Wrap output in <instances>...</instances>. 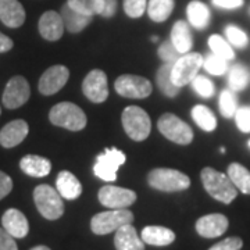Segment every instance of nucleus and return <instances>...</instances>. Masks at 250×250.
Instances as JSON below:
<instances>
[{
    "mask_svg": "<svg viewBox=\"0 0 250 250\" xmlns=\"http://www.w3.org/2000/svg\"><path fill=\"white\" fill-rule=\"evenodd\" d=\"M200 178L206 192L224 205L232 203L238 196V189L227 174H223L211 167H205L202 170Z\"/></svg>",
    "mask_w": 250,
    "mask_h": 250,
    "instance_id": "f257e3e1",
    "label": "nucleus"
},
{
    "mask_svg": "<svg viewBox=\"0 0 250 250\" xmlns=\"http://www.w3.org/2000/svg\"><path fill=\"white\" fill-rule=\"evenodd\" d=\"M50 123L56 126H62L68 131H81L88 123L83 110L71 102H62L52 107L49 113Z\"/></svg>",
    "mask_w": 250,
    "mask_h": 250,
    "instance_id": "f03ea898",
    "label": "nucleus"
},
{
    "mask_svg": "<svg viewBox=\"0 0 250 250\" xmlns=\"http://www.w3.org/2000/svg\"><path fill=\"white\" fill-rule=\"evenodd\" d=\"M36 208L46 220H59L64 214V203L57 189L50 185H38L34 190Z\"/></svg>",
    "mask_w": 250,
    "mask_h": 250,
    "instance_id": "7ed1b4c3",
    "label": "nucleus"
},
{
    "mask_svg": "<svg viewBox=\"0 0 250 250\" xmlns=\"http://www.w3.org/2000/svg\"><path fill=\"white\" fill-rule=\"evenodd\" d=\"M147 182L161 192H182L190 187V178L174 168H154L149 172Z\"/></svg>",
    "mask_w": 250,
    "mask_h": 250,
    "instance_id": "20e7f679",
    "label": "nucleus"
},
{
    "mask_svg": "<svg viewBox=\"0 0 250 250\" xmlns=\"http://www.w3.org/2000/svg\"><path fill=\"white\" fill-rule=\"evenodd\" d=\"M123 126L126 135L136 142L147 139L152 129V121L149 114L138 106H129L123 111Z\"/></svg>",
    "mask_w": 250,
    "mask_h": 250,
    "instance_id": "39448f33",
    "label": "nucleus"
},
{
    "mask_svg": "<svg viewBox=\"0 0 250 250\" xmlns=\"http://www.w3.org/2000/svg\"><path fill=\"white\" fill-rule=\"evenodd\" d=\"M134 223L132 211L126 208H110L107 211H102L92 217L90 229L96 235H107L117 231L125 224Z\"/></svg>",
    "mask_w": 250,
    "mask_h": 250,
    "instance_id": "423d86ee",
    "label": "nucleus"
},
{
    "mask_svg": "<svg viewBox=\"0 0 250 250\" xmlns=\"http://www.w3.org/2000/svg\"><path fill=\"white\" fill-rule=\"evenodd\" d=\"M203 57L199 53H185L178 57L171 65V78L172 82L182 88L196 78L199 70L203 65Z\"/></svg>",
    "mask_w": 250,
    "mask_h": 250,
    "instance_id": "0eeeda50",
    "label": "nucleus"
},
{
    "mask_svg": "<svg viewBox=\"0 0 250 250\" xmlns=\"http://www.w3.org/2000/svg\"><path fill=\"white\" fill-rule=\"evenodd\" d=\"M157 128L163 136H166L168 141L177 145L185 146L193 141L192 128L172 113L163 114L157 121Z\"/></svg>",
    "mask_w": 250,
    "mask_h": 250,
    "instance_id": "6e6552de",
    "label": "nucleus"
},
{
    "mask_svg": "<svg viewBox=\"0 0 250 250\" xmlns=\"http://www.w3.org/2000/svg\"><path fill=\"white\" fill-rule=\"evenodd\" d=\"M114 88L120 96L128 99H145L150 96L153 90L152 82L147 78L131 74L118 77L114 82Z\"/></svg>",
    "mask_w": 250,
    "mask_h": 250,
    "instance_id": "1a4fd4ad",
    "label": "nucleus"
},
{
    "mask_svg": "<svg viewBox=\"0 0 250 250\" xmlns=\"http://www.w3.org/2000/svg\"><path fill=\"white\" fill-rule=\"evenodd\" d=\"M126 160L125 154L116 147L106 149L103 154L98 156L93 172L98 178L113 182L117 179V171Z\"/></svg>",
    "mask_w": 250,
    "mask_h": 250,
    "instance_id": "9d476101",
    "label": "nucleus"
},
{
    "mask_svg": "<svg viewBox=\"0 0 250 250\" xmlns=\"http://www.w3.org/2000/svg\"><path fill=\"white\" fill-rule=\"evenodd\" d=\"M99 202L107 208H126L136 202V193L126 188L106 185L98 193Z\"/></svg>",
    "mask_w": 250,
    "mask_h": 250,
    "instance_id": "9b49d317",
    "label": "nucleus"
},
{
    "mask_svg": "<svg viewBox=\"0 0 250 250\" xmlns=\"http://www.w3.org/2000/svg\"><path fill=\"white\" fill-rule=\"evenodd\" d=\"M29 96H31V88L28 81L24 77L17 75L13 77L6 85V89L3 92V104L6 108L14 110L24 106Z\"/></svg>",
    "mask_w": 250,
    "mask_h": 250,
    "instance_id": "f8f14e48",
    "label": "nucleus"
},
{
    "mask_svg": "<svg viewBox=\"0 0 250 250\" xmlns=\"http://www.w3.org/2000/svg\"><path fill=\"white\" fill-rule=\"evenodd\" d=\"M82 92L93 103H103L108 98L107 75L102 70H92L82 82Z\"/></svg>",
    "mask_w": 250,
    "mask_h": 250,
    "instance_id": "ddd939ff",
    "label": "nucleus"
},
{
    "mask_svg": "<svg viewBox=\"0 0 250 250\" xmlns=\"http://www.w3.org/2000/svg\"><path fill=\"white\" fill-rule=\"evenodd\" d=\"M70 78V71L64 65H53L47 68L39 80V92L45 96H52L65 86Z\"/></svg>",
    "mask_w": 250,
    "mask_h": 250,
    "instance_id": "4468645a",
    "label": "nucleus"
},
{
    "mask_svg": "<svg viewBox=\"0 0 250 250\" xmlns=\"http://www.w3.org/2000/svg\"><path fill=\"white\" fill-rule=\"evenodd\" d=\"M228 225L229 221L224 214H207L200 217L196 221V232L203 238L213 239L227 232Z\"/></svg>",
    "mask_w": 250,
    "mask_h": 250,
    "instance_id": "2eb2a0df",
    "label": "nucleus"
},
{
    "mask_svg": "<svg viewBox=\"0 0 250 250\" xmlns=\"http://www.w3.org/2000/svg\"><path fill=\"white\" fill-rule=\"evenodd\" d=\"M38 28H39L41 36L50 42L59 41L65 29L62 14L57 11H53V10H49L41 16Z\"/></svg>",
    "mask_w": 250,
    "mask_h": 250,
    "instance_id": "dca6fc26",
    "label": "nucleus"
},
{
    "mask_svg": "<svg viewBox=\"0 0 250 250\" xmlns=\"http://www.w3.org/2000/svg\"><path fill=\"white\" fill-rule=\"evenodd\" d=\"M29 132V126L24 120H14L10 121L0 129V145L6 149L16 147L27 138Z\"/></svg>",
    "mask_w": 250,
    "mask_h": 250,
    "instance_id": "f3484780",
    "label": "nucleus"
},
{
    "mask_svg": "<svg viewBox=\"0 0 250 250\" xmlns=\"http://www.w3.org/2000/svg\"><path fill=\"white\" fill-rule=\"evenodd\" d=\"M1 227L14 238L22 239L29 232V224L25 215L17 208H9L1 217Z\"/></svg>",
    "mask_w": 250,
    "mask_h": 250,
    "instance_id": "a211bd4d",
    "label": "nucleus"
},
{
    "mask_svg": "<svg viewBox=\"0 0 250 250\" xmlns=\"http://www.w3.org/2000/svg\"><path fill=\"white\" fill-rule=\"evenodd\" d=\"M0 21L9 28H18L25 22V10L18 0H0Z\"/></svg>",
    "mask_w": 250,
    "mask_h": 250,
    "instance_id": "6ab92c4d",
    "label": "nucleus"
},
{
    "mask_svg": "<svg viewBox=\"0 0 250 250\" xmlns=\"http://www.w3.org/2000/svg\"><path fill=\"white\" fill-rule=\"evenodd\" d=\"M114 246L117 250H145V242L132 224H125L116 231Z\"/></svg>",
    "mask_w": 250,
    "mask_h": 250,
    "instance_id": "aec40b11",
    "label": "nucleus"
},
{
    "mask_svg": "<svg viewBox=\"0 0 250 250\" xmlns=\"http://www.w3.org/2000/svg\"><path fill=\"white\" fill-rule=\"evenodd\" d=\"M20 168L29 177L34 178H43L50 174L52 163L49 159L36 156V154H27L20 160Z\"/></svg>",
    "mask_w": 250,
    "mask_h": 250,
    "instance_id": "412c9836",
    "label": "nucleus"
},
{
    "mask_svg": "<svg viewBox=\"0 0 250 250\" xmlns=\"http://www.w3.org/2000/svg\"><path fill=\"white\" fill-rule=\"evenodd\" d=\"M56 189L65 200H75L82 193V185H81L80 179L70 171L59 172L57 179H56Z\"/></svg>",
    "mask_w": 250,
    "mask_h": 250,
    "instance_id": "4be33fe9",
    "label": "nucleus"
},
{
    "mask_svg": "<svg viewBox=\"0 0 250 250\" xmlns=\"http://www.w3.org/2000/svg\"><path fill=\"white\" fill-rule=\"evenodd\" d=\"M145 243L152 246H168L175 241V233L170 228L159 227V225H149L142 229V236Z\"/></svg>",
    "mask_w": 250,
    "mask_h": 250,
    "instance_id": "5701e85b",
    "label": "nucleus"
},
{
    "mask_svg": "<svg viewBox=\"0 0 250 250\" xmlns=\"http://www.w3.org/2000/svg\"><path fill=\"white\" fill-rule=\"evenodd\" d=\"M171 43L174 45L178 53L185 54L190 52L193 46V39H192V34H190L187 21L179 20L174 24V27L171 29Z\"/></svg>",
    "mask_w": 250,
    "mask_h": 250,
    "instance_id": "b1692460",
    "label": "nucleus"
},
{
    "mask_svg": "<svg viewBox=\"0 0 250 250\" xmlns=\"http://www.w3.org/2000/svg\"><path fill=\"white\" fill-rule=\"evenodd\" d=\"M60 14H62V21H64V27L71 34H78L81 31H83L85 28L89 25L90 21H92L90 16L81 14L78 11L71 9L67 3L62 7Z\"/></svg>",
    "mask_w": 250,
    "mask_h": 250,
    "instance_id": "393cba45",
    "label": "nucleus"
},
{
    "mask_svg": "<svg viewBox=\"0 0 250 250\" xmlns=\"http://www.w3.org/2000/svg\"><path fill=\"white\" fill-rule=\"evenodd\" d=\"M187 16L189 24L192 27L197 28V29H205L211 20V14H210L208 7L203 1H199V0H192L188 4Z\"/></svg>",
    "mask_w": 250,
    "mask_h": 250,
    "instance_id": "a878e982",
    "label": "nucleus"
},
{
    "mask_svg": "<svg viewBox=\"0 0 250 250\" xmlns=\"http://www.w3.org/2000/svg\"><path fill=\"white\" fill-rule=\"evenodd\" d=\"M227 175L232 181L238 190L245 195H250V171L239 163H232L228 166Z\"/></svg>",
    "mask_w": 250,
    "mask_h": 250,
    "instance_id": "bb28decb",
    "label": "nucleus"
},
{
    "mask_svg": "<svg viewBox=\"0 0 250 250\" xmlns=\"http://www.w3.org/2000/svg\"><path fill=\"white\" fill-rule=\"evenodd\" d=\"M174 6V0H149L147 14L154 22H164L166 20L170 18Z\"/></svg>",
    "mask_w": 250,
    "mask_h": 250,
    "instance_id": "cd10ccee",
    "label": "nucleus"
},
{
    "mask_svg": "<svg viewBox=\"0 0 250 250\" xmlns=\"http://www.w3.org/2000/svg\"><path fill=\"white\" fill-rule=\"evenodd\" d=\"M190 114H192L193 121L206 132H211L217 128V118L213 114V111L208 107L203 106V104L195 106L192 108Z\"/></svg>",
    "mask_w": 250,
    "mask_h": 250,
    "instance_id": "c85d7f7f",
    "label": "nucleus"
},
{
    "mask_svg": "<svg viewBox=\"0 0 250 250\" xmlns=\"http://www.w3.org/2000/svg\"><path fill=\"white\" fill-rule=\"evenodd\" d=\"M171 65L172 64H170V62H164L157 71L156 81H157L159 88L166 96L174 98L178 95L179 88L172 82V78H171Z\"/></svg>",
    "mask_w": 250,
    "mask_h": 250,
    "instance_id": "c756f323",
    "label": "nucleus"
},
{
    "mask_svg": "<svg viewBox=\"0 0 250 250\" xmlns=\"http://www.w3.org/2000/svg\"><path fill=\"white\" fill-rule=\"evenodd\" d=\"M250 81L249 70L242 65V64H235L232 68L229 70L228 74V85L232 92H239L248 86Z\"/></svg>",
    "mask_w": 250,
    "mask_h": 250,
    "instance_id": "7c9ffc66",
    "label": "nucleus"
},
{
    "mask_svg": "<svg viewBox=\"0 0 250 250\" xmlns=\"http://www.w3.org/2000/svg\"><path fill=\"white\" fill-rule=\"evenodd\" d=\"M67 4L81 14L90 16V17L96 14L102 16L103 9H104L103 0H67Z\"/></svg>",
    "mask_w": 250,
    "mask_h": 250,
    "instance_id": "2f4dec72",
    "label": "nucleus"
},
{
    "mask_svg": "<svg viewBox=\"0 0 250 250\" xmlns=\"http://www.w3.org/2000/svg\"><path fill=\"white\" fill-rule=\"evenodd\" d=\"M208 46L211 49V52L215 56L221 57L224 60L229 62L235 57V53H233L232 47H231V43L228 41H225L224 38H221L220 35H211L210 39H208Z\"/></svg>",
    "mask_w": 250,
    "mask_h": 250,
    "instance_id": "473e14b6",
    "label": "nucleus"
},
{
    "mask_svg": "<svg viewBox=\"0 0 250 250\" xmlns=\"http://www.w3.org/2000/svg\"><path fill=\"white\" fill-rule=\"evenodd\" d=\"M225 36H227V41L235 47H246L249 43V38L246 35V32L241 29L236 25H227L225 27Z\"/></svg>",
    "mask_w": 250,
    "mask_h": 250,
    "instance_id": "72a5a7b5",
    "label": "nucleus"
},
{
    "mask_svg": "<svg viewBox=\"0 0 250 250\" xmlns=\"http://www.w3.org/2000/svg\"><path fill=\"white\" fill-rule=\"evenodd\" d=\"M238 110V104H236V98L233 95L232 90H224L220 95V111L225 118H231L235 116Z\"/></svg>",
    "mask_w": 250,
    "mask_h": 250,
    "instance_id": "f704fd0d",
    "label": "nucleus"
},
{
    "mask_svg": "<svg viewBox=\"0 0 250 250\" xmlns=\"http://www.w3.org/2000/svg\"><path fill=\"white\" fill-rule=\"evenodd\" d=\"M203 67L211 75H223L228 70V62L215 54H210L203 62Z\"/></svg>",
    "mask_w": 250,
    "mask_h": 250,
    "instance_id": "c9c22d12",
    "label": "nucleus"
},
{
    "mask_svg": "<svg viewBox=\"0 0 250 250\" xmlns=\"http://www.w3.org/2000/svg\"><path fill=\"white\" fill-rule=\"evenodd\" d=\"M192 85H193V89L196 90L197 95H200L202 98H211L214 95V85H213V82L208 78L203 77V75L197 74L196 78L192 81Z\"/></svg>",
    "mask_w": 250,
    "mask_h": 250,
    "instance_id": "e433bc0d",
    "label": "nucleus"
},
{
    "mask_svg": "<svg viewBox=\"0 0 250 250\" xmlns=\"http://www.w3.org/2000/svg\"><path fill=\"white\" fill-rule=\"evenodd\" d=\"M146 10H147V0H124V11L128 17H142Z\"/></svg>",
    "mask_w": 250,
    "mask_h": 250,
    "instance_id": "4c0bfd02",
    "label": "nucleus"
},
{
    "mask_svg": "<svg viewBox=\"0 0 250 250\" xmlns=\"http://www.w3.org/2000/svg\"><path fill=\"white\" fill-rule=\"evenodd\" d=\"M235 121H236V126L241 129L242 132H250V106H243V107L238 108L235 113Z\"/></svg>",
    "mask_w": 250,
    "mask_h": 250,
    "instance_id": "58836bf2",
    "label": "nucleus"
},
{
    "mask_svg": "<svg viewBox=\"0 0 250 250\" xmlns=\"http://www.w3.org/2000/svg\"><path fill=\"white\" fill-rule=\"evenodd\" d=\"M243 248V241L239 236H231L213 245L208 250H241Z\"/></svg>",
    "mask_w": 250,
    "mask_h": 250,
    "instance_id": "ea45409f",
    "label": "nucleus"
},
{
    "mask_svg": "<svg viewBox=\"0 0 250 250\" xmlns=\"http://www.w3.org/2000/svg\"><path fill=\"white\" fill-rule=\"evenodd\" d=\"M177 49L174 47V45L171 43V41L168 42H164V43H161L160 47H159V50H157V54H159V57H160L161 60L164 62H175L178 57H177Z\"/></svg>",
    "mask_w": 250,
    "mask_h": 250,
    "instance_id": "a19ab883",
    "label": "nucleus"
},
{
    "mask_svg": "<svg viewBox=\"0 0 250 250\" xmlns=\"http://www.w3.org/2000/svg\"><path fill=\"white\" fill-rule=\"evenodd\" d=\"M0 250H18L14 238L3 227L0 228Z\"/></svg>",
    "mask_w": 250,
    "mask_h": 250,
    "instance_id": "79ce46f5",
    "label": "nucleus"
},
{
    "mask_svg": "<svg viewBox=\"0 0 250 250\" xmlns=\"http://www.w3.org/2000/svg\"><path fill=\"white\" fill-rule=\"evenodd\" d=\"M13 190V179L3 171H0V200L9 195Z\"/></svg>",
    "mask_w": 250,
    "mask_h": 250,
    "instance_id": "37998d69",
    "label": "nucleus"
},
{
    "mask_svg": "<svg viewBox=\"0 0 250 250\" xmlns=\"http://www.w3.org/2000/svg\"><path fill=\"white\" fill-rule=\"evenodd\" d=\"M215 7L225 10H232L238 9L243 4V0H211Z\"/></svg>",
    "mask_w": 250,
    "mask_h": 250,
    "instance_id": "c03bdc74",
    "label": "nucleus"
},
{
    "mask_svg": "<svg viewBox=\"0 0 250 250\" xmlns=\"http://www.w3.org/2000/svg\"><path fill=\"white\" fill-rule=\"evenodd\" d=\"M103 3H104V9H103L102 16L104 18L113 17L118 7V0H103Z\"/></svg>",
    "mask_w": 250,
    "mask_h": 250,
    "instance_id": "a18cd8bd",
    "label": "nucleus"
},
{
    "mask_svg": "<svg viewBox=\"0 0 250 250\" xmlns=\"http://www.w3.org/2000/svg\"><path fill=\"white\" fill-rule=\"evenodd\" d=\"M13 41L10 39L9 36H6L4 34L0 32V53H6L13 49Z\"/></svg>",
    "mask_w": 250,
    "mask_h": 250,
    "instance_id": "49530a36",
    "label": "nucleus"
},
{
    "mask_svg": "<svg viewBox=\"0 0 250 250\" xmlns=\"http://www.w3.org/2000/svg\"><path fill=\"white\" fill-rule=\"evenodd\" d=\"M31 250H50V248H47V246H43V245H39V246H35V248H32Z\"/></svg>",
    "mask_w": 250,
    "mask_h": 250,
    "instance_id": "de8ad7c7",
    "label": "nucleus"
},
{
    "mask_svg": "<svg viewBox=\"0 0 250 250\" xmlns=\"http://www.w3.org/2000/svg\"><path fill=\"white\" fill-rule=\"evenodd\" d=\"M159 41V38L157 36H152V42H157Z\"/></svg>",
    "mask_w": 250,
    "mask_h": 250,
    "instance_id": "09e8293b",
    "label": "nucleus"
},
{
    "mask_svg": "<svg viewBox=\"0 0 250 250\" xmlns=\"http://www.w3.org/2000/svg\"><path fill=\"white\" fill-rule=\"evenodd\" d=\"M0 114H1V108H0Z\"/></svg>",
    "mask_w": 250,
    "mask_h": 250,
    "instance_id": "8fccbe9b",
    "label": "nucleus"
},
{
    "mask_svg": "<svg viewBox=\"0 0 250 250\" xmlns=\"http://www.w3.org/2000/svg\"><path fill=\"white\" fill-rule=\"evenodd\" d=\"M249 147H250V141H249Z\"/></svg>",
    "mask_w": 250,
    "mask_h": 250,
    "instance_id": "3c124183",
    "label": "nucleus"
}]
</instances>
